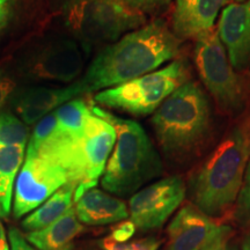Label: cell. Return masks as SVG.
Here are the masks:
<instances>
[{
  "label": "cell",
  "instance_id": "5bb4252c",
  "mask_svg": "<svg viewBox=\"0 0 250 250\" xmlns=\"http://www.w3.org/2000/svg\"><path fill=\"white\" fill-rule=\"evenodd\" d=\"M228 0H175L171 30L180 40H199L213 31Z\"/></svg>",
  "mask_w": 250,
  "mask_h": 250
},
{
  "label": "cell",
  "instance_id": "30bf717a",
  "mask_svg": "<svg viewBox=\"0 0 250 250\" xmlns=\"http://www.w3.org/2000/svg\"><path fill=\"white\" fill-rule=\"evenodd\" d=\"M186 197V187L177 176L165 177L131 196V221L142 230L160 228Z\"/></svg>",
  "mask_w": 250,
  "mask_h": 250
},
{
  "label": "cell",
  "instance_id": "7402d4cb",
  "mask_svg": "<svg viewBox=\"0 0 250 250\" xmlns=\"http://www.w3.org/2000/svg\"><path fill=\"white\" fill-rule=\"evenodd\" d=\"M101 247L103 250H158L160 242L155 237H145L130 242H116L108 236L102 240Z\"/></svg>",
  "mask_w": 250,
  "mask_h": 250
},
{
  "label": "cell",
  "instance_id": "4316f807",
  "mask_svg": "<svg viewBox=\"0 0 250 250\" xmlns=\"http://www.w3.org/2000/svg\"><path fill=\"white\" fill-rule=\"evenodd\" d=\"M136 225L131 220L122 221L112 228L110 237L116 242H127L136 233Z\"/></svg>",
  "mask_w": 250,
  "mask_h": 250
},
{
  "label": "cell",
  "instance_id": "e0dca14e",
  "mask_svg": "<svg viewBox=\"0 0 250 250\" xmlns=\"http://www.w3.org/2000/svg\"><path fill=\"white\" fill-rule=\"evenodd\" d=\"M83 232V226L77 217L76 208H71L48 227L28 233L26 239L40 250H72L73 240Z\"/></svg>",
  "mask_w": 250,
  "mask_h": 250
},
{
  "label": "cell",
  "instance_id": "8992f818",
  "mask_svg": "<svg viewBox=\"0 0 250 250\" xmlns=\"http://www.w3.org/2000/svg\"><path fill=\"white\" fill-rule=\"evenodd\" d=\"M188 80L187 62L177 59L159 70L98 92L94 95V101L103 109H114L133 116H147L154 114L165 100Z\"/></svg>",
  "mask_w": 250,
  "mask_h": 250
},
{
  "label": "cell",
  "instance_id": "7a4b0ae2",
  "mask_svg": "<svg viewBox=\"0 0 250 250\" xmlns=\"http://www.w3.org/2000/svg\"><path fill=\"white\" fill-rule=\"evenodd\" d=\"M249 158L250 118H246L193 173L189 190L196 208L211 218L229 210L239 197Z\"/></svg>",
  "mask_w": 250,
  "mask_h": 250
},
{
  "label": "cell",
  "instance_id": "ffe728a7",
  "mask_svg": "<svg viewBox=\"0 0 250 250\" xmlns=\"http://www.w3.org/2000/svg\"><path fill=\"white\" fill-rule=\"evenodd\" d=\"M54 112L62 132L73 139H83L93 116L92 105L78 98L62 104Z\"/></svg>",
  "mask_w": 250,
  "mask_h": 250
},
{
  "label": "cell",
  "instance_id": "83f0119b",
  "mask_svg": "<svg viewBox=\"0 0 250 250\" xmlns=\"http://www.w3.org/2000/svg\"><path fill=\"white\" fill-rule=\"evenodd\" d=\"M14 79L7 72L0 70V112L5 107L6 103L8 102L9 96L15 88Z\"/></svg>",
  "mask_w": 250,
  "mask_h": 250
},
{
  "label": "cell",
  "instance_id": "4fadbf2b",
  "mask_svg": "<svg viewBox=\"0 0 250 250\" xmlns=\"http://www.w3.org/2000/svg\"><path fill=\"white\" fill-rule=\"evenodd\" d=\"M218 36L236 70L250 65V0L228 4L218 22Z\"/></svg>",
  "mask_w": 250,
  "mask_h": 250
},
{
  "label": "cell",
  "instance_id": "d6986e66",
  "mask_svg": "<svg viewBox=\"0 0 250 250\" xmlns=\"http://www.w3.org/2000/svg\"><path fill=\"white\" fill-rule=\"evenodd\" d=\"M26 147L0 145V217L8 219L18 174L23 164Z\"/></svg>",
  "mask_w": 250,
  "mask_h": 250
},
{
  "label": "cell",
  "instance_id": "6da1fadb",
  "mask_svg": "<svg viewBox=\"0 0 250 250\" xmlns=\"http://www.w3.org/2000/svg\"><path fill=\"white\" fill-rule=\"evenodd\" d=\"M180 48L181 40L167 23L154 19L100 50L79 83L85 94L112 88L159 70Z\"/></svg>",
  "mask_w": 250,
  "mask_h": 250
},
{
  "label": "cell",
  "instance_id": "9c48e42d",
  "mask_svg": "<svg viewBox=\"0 0 250 250\" xmlns=\"http://www.w3.org/2000/svg\"><path fill=\"white\" fill-rule=\"evenodd\" d=\"M70 183L67 171L39 155H27L14 184V218L39 208L57 190Z\"/></svg>",
  "mask_w": 250,
  "mask_h": 250
},
{
  "label": "cell",
  "instance_id": "1f68e13d",
  "mask_svg": "<svg viewBox=\"0 0 250 250\" xmlns=\"http://www.w3.org/2000/svg\"><path fill=\"white\" fill-rule=\"evenodd\" d=\"M234 1H235V2H242V1H245V0H234Z\"/></svg>",
  "mask_w": 250,
  "mask_h": 250
},
{
  "label": "cell",
  "instance_id": "52a82bcc",
  "mask_svg": "<svg viewBox=\"0 0 250 250\" xmlns=\"http://www.w3.org/2000/svg\"><path fill=\"white\" fill-rule=\"evenodd\" d=\"M83 49L67 36H50L30 43L19 52L13 72L28 83H64L70 85L83 73Z\"/></svg>",
  "mask_w": 250,
  "mask_h": 250
},
{
  "label": "cell",
  "instance_id": "ac0fdd59",
  "mask_svg": "<svg viewBox=\"0 0 250 250\" xmlns=\"http://www.w3.org/2000/svg\"><path fill=\"white\" fill-rule=\"evenodd\" d=\"M74 191H76V186L71 183L62 187L48 201H45L40 208H37L33 213L24 219L21 223L23 229L28 232H35L55 223L71 208H73L72 204L74 201Z\"/></svg>",
  "mask_w": 250,
  "mask_h": 250
},
{
  "label": "cell",
  "instance_id": "ba28073f",
  "mask_svg": "<svg viewBox=\"0 0 250 250\" xmlns=\"http://www.w3.org/2000/svg\"><path fill=\"white\" fill-rule=\"evenodd\" d=\"M193 56L203 83L220 109L228 114L241 110L246 103L245 85L234 71L217 31L196 41Z\"/></svg>",
  "mask_w": 250,
  "mask_h": 250
},
{
  "label": "cell",
  "instance_id": "4dcf8cb0",
  "mask_svg": "<svg viewBox=\"0 0 250 250\" xmlns=\"http://www.w3.org/2000/svg\"><path fill=\"white\" fill-rule=\"evenodd\" d=\"M242 250H250V234H248L242 241Z\"/></svg>",
  "mask_w": 250,
  "mask_h": 250
},
{
  "label": "cell",
  "instance_id": "603a6c76",
  "mask_svg": "<svg viewBox=\"0 0 250 250\" xmlns=\"http://www.w3.org/2000/svg\"><path fill=\"white\" fill-rule=\"evenodd\" d=\"M121 1L127 8L147 18L165 12L169 7L171 0H121Z\"/></svg>",
  "mask_w": 250,
  "mask_h": 250
},
{
  "label": "cell",
  "instance_id": "2e32d148",
  "mask_svg": "<svg viewBox=\"0 0 250 250\" xmlns=\"http://www.w3.org/2000/svg\"><path fill=\"white\" fill-rule=\"evenodd\" d=\"M74 208L79 221L89 226L115 224L130 215L122 199L96 188L87 190L76 202Z\"/></svg>",
  "mask_w": 250,
  "mask_h": 250
},
{
  "label": "cell",
  "instance_id": "f1b7e54d",
  "mask_svg": "<svg viewBox=\"0 0 250 250\" xmlns=\"http://www.w3.org/2000/svg\"><path fill=\"white\" fill-rule=\"evenodd\" d=\"M8 237L11 242V250H36L28 243L26 237L15 227L9 228Z\"/></svg>",
  "mask_w": 250,
  "mask_h": 250
},
{
  "label": "cell",
  "instance_id": "277c9868",
  "mask_svg": "<svg viewBox=\"0 0 250 250\" xmlns=\"http://www.w3.org/2000/svg\"><path fill=\"white\" fill-rule=\"evenodd\" d=\"M151 124L166 154L175 158L189 154L210 133L211 107L208 96L198 83L188 80L156 109Z\"/></svg>",
  "mask_w": 250,
  "mask_h": 250
},
{
  "label": "cell",
  "instance_id": "8fae6325",
  "mask_svg": "<svg viewBox=\"0 0 250 250\" xmlns=\"http://www.w3.org/2000/svg\"><path fill=\"white\" fill-rule=\"evenodd\" d=\"M85 95L79 80L67 86L22 85L15 87L8 103L12 111L27 125L39 123L62 104Z\"/></svg>",
  "mask_w": 250,
  "mask_h": 250
},
{
  "label": "cell",
  "instance_id": "9a60e30c",
  "mask_svg": "<svg viewBox=\"0 0 250 250\" xmlns=\"http://www.w3.org/2000/svg\"><path fill=\"white\" fill-rule=\"evenodd\" d=\"M219 227L196 206H183L167 228L168 250H203Z\"/></svg>",
  "mask_w": 250,
  "mask_h": 250
},
{
  "label": "cell",
  "instance_id": "5b68a950",
  "mask_svg": "<svg viewBox=\"0 0 250 250\" xmlns=\"http://www.w3.org/2000/svg\"><path fill=\"white\" fill-rule=\"evenodd\" d=\"M61 17L72 39L87 54L147 23V18L121 0H61Z\"/></svg>",
  "mask_w": 250,
  "mask_h": 250
},
{
  "label": "cell",
  "instance_id": "d6a6232c",
  "mask_svg": "<svg viewBox=\"0 0 250 250\" xmlns=\"http://www.w3.org/2000/svg\"><path fill=\"white\" fill-rule=\"evenodd\" d=\"M77 250H92V249H87V248H80V249H77Z\"/></svg>",
  "mask_w": 250,
  "mask_h": 250
},
{
  "label": "cell",
  "instance_id": "d4e9b609",
  "mask_svg": "<svg viewBox=\"0 0 250 250\" xmlns=\"http://www.w3.org/2000/svg\"><path fill=\"white\" fill-rule=\"evenodd\" d=\"M237 215L240 220L250 221V158L246 168L245 181L237 199Z\"/></svg>",
  "mask_w": 250,
  "mask_h": 250
},
{
  "label": "cell",
  "instance_id": "f546056e",
  "mask_svg": "<svg viewBox=\"0 0 250 250\" xmlns=\"http://www.w3.org/2000/svg\"><path fill=\"white\" fill-rule=\"evenodd\" d=\"M0 250H11L8 248L7 237H6L5 228L2 226L1 221H0Z\"/></svg>",
  "mask_w": 250,
  "mask_h": 250
},
{
  "label": "cell",
  "instance_id": "44dd1931",
  "mask_svg": "<svg viewBox=\"0 0 250 250\" xmlns=\"http://www.w3.org/2000/svg\"><path fill=\"white\" fill-rule=\"evenodd\" d=\"M28 140L27 125L13 111L0 112V145L26 147Z\"/></svg>",
  "mask_w": 250,
  "mask_h": 250
},
{
  "label": "cell",
  "instance_id": "7c38bea8",
  "mask_svg": "<svg viewBox=\"0 0 250 250\" xmlns=\"http://www.w3.org/2000/svg\"><path fill=\"white\" fill-rule=\"evenodd\" d=\"M116 138L115 127L107 120L96 116L93 112L88 129L83 139L85 179L74 191V202H77L87 190L98 186L114 149Z\"/></svg>",
  "mask_w": 250,
  "mask_h": 250
},
{
  "label": "cell",
  "instance_id": "484cf974",
  "mask_svg": "<svg viewBox=\"0 0 250 250\" xmlns=\"http://www.w3.org/2000/svg\"><path fill=\"white\" fill-rule=\"evenodd\" d=\"M17 6L18 0H0V35L13 21Z\"/></svg>",
  "mask_w": 250,
  "mask_h": 250
},
{
  "label": "cell",
  "instance_id": "3957f363",
  "mask_svg": "<svg viewBox=\"0 0 250 250\" xmlns=\"http://www.w3.org/2000/svg\"><path fill=\"white\" fill-rule=\"evenodd\" d=\"M92 110L96 116L107 120L117 134L101 180L103 189L117 196H130L160 176L161 159L142 125L96 105H92Z\"/></svg>",
  "mask_w": 250,
  "mask_h": 250
},
{
  "label": "cell",
  "instance_id": "cb8c5ba5",
  "mask_svg": "<svg viewBox=\"0 0 250 250\" xmlns=\"http://www.w3.org/2000/svg\"><path fill=\"white\" fill-rule=\"evenodd\" d=\"M233 229L226 225H220L218 232L203 250H239L232 241Z\"/></svg>",
  "mask_w": 250,
  "mask_h": 250
}]
</instances>
